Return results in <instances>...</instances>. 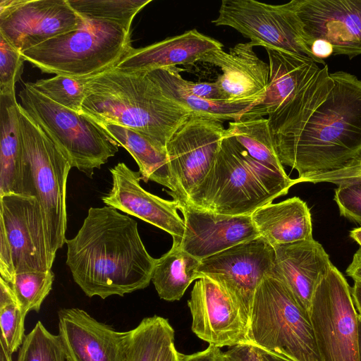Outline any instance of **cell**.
I'll use <instances>...</instances> for the list:
<instances>
[{
  "mask_svg": "<svg viewBox=\"0 0 361 361\" xmlns=\"http://www.w3.org/2000/svg\"><path fill=\"white\" fill-rule=\"evenodd\" d=\"M0 273L1 279L12 284L16 275L11 248L2 227L0 226Z\"/></svg>",
  "mask_w": 361,
  "mask_h": 361,
  "instance_id": "8d00e7d4",
  "label": "cell"
},
{
  "mask_svg": "<svg viewBox=\"0 0 361 361\" xmlns=\"http://www.w3.org/2000/svg\"><path fill=\"white\" fill-rule=\"evenodd\" d=\"M273 247L275 261L272 271L309 314L316 288L333 265L329 255L313 238Z\"/></svg>",
  "mask_w": 361,
  "mask_h": 361,
  "instance_id": "44dd1931",
  "label": "cell"
},
{
  "mask_svg": "<svg viewBox=\"0 0 361 361\" xmlns=\"http://www.w3.org/2000/svg\"><path fill=\"white\" fill-rule=\"evenodd\" d=\"M188 305L192 331L219 348L250 344L249 322L238 302L217 282L203 276L196 281Z\"/></svg>",
  "mask_w": 361,
  "mask_h": 361,
  "instance_id": "5bb4252c",
  "label": "cell"
},
{
  "mask_svg": "<svg viewBox=\"0 0 361 361\" xmlns=\"http://www.w3.org/2000/svg\"><path fill=\"white\" fill-rule=\"evenodd\" d=\"M212 23L235 29L257 46L308 56L322 63L305 42L289 2L273 5L255 0H223L218 17Z\"/></svg>",
  "mask_w": 361,
  "mask_h": 361,
  "instance_id": "8fae6325",
  "label": "cell"
},
{
  "mask_svg": "<svg viewBox=\"0 0 361 361\" xmlns=\"http://www.w3.org/2000/svg\"><path fill=\"white\" fill-rule=\"evenodd\" d=\"M174 341L167 343L160 350L156 361H179L178 353L174 346Z\"/></svg>",
  "mask_w": 361,
  "mask_h": 361,
  "instance_id": "7bdbcfd3",
  "label": "cell"
},
{
  "mask_svg": "<svg viewBox=\"0 0 361 361\" xmlns=\"http://www.w3.org/2000/svg\"><path fill=\"white\" fill-rule=\"evenodd\" d=\"M257 44L251 41L238 43L230 48L206 54L200 62L219 68L222 74L215 81L225 101L253 103L259 105L264 100L269 80V66L253 50Z\"/></svg>",
  "mask_w": 361,
  "mask_h": 361,
  "instance_id": "ffe728a7",
  "label": "cell"
},
{
  "mask_svg": "<svg viewBox=\"0 0 361 361\" xmlns=\"http://www.w3.org/2000/svg\"><path fill=\"white\" fill-rule=\"evenodd\" d=\"M54 274L47 271L16 274L11 287L25 316L31 310L39 312L42 303L52 288Z\"/></svg>",
  "mask_w": 361,
  "mask_h": 361,
  "instance_id": "1f68e13d",
  "label": "cell"
},
{
  "mask_svg": "<svg viewBox=\"0 0 361 361\" xmlns=\"http://www.w3.org/2000/svg\"><path fill=\"white\" fill-rule=\"evenodd\" d=\"M85 24L21 53L42 72L87 79L115 68L132 47L120 25L85 19Z\"/></svg>",
  "mask_w": 361,
  "mask_h": 361,
  "instance_id": "8992f818",
  "label": "cell"
},
{
  "mask_svg": "<svg viewBox=\"0 0 361 361\" xmlns=\"http://www.w3.org/2000/svg\"><path fill=\"white\" fill-rule=\"evenodd\" d=\"M85 91L80 113L100 125L135 130L162 150L194 113L166 97L145 73L106 70L90 78Z\"/></svg>",
  "mask_w": 361,
  "mask_h": 361,
  "instance_id": "3957f363",
  "label": "cell"
},
{
  "mask_svg": "<svg viewBox=\"0 0 361 361\" xmlns=\"http://www.w3.org/2000/svg\"><path fill=\"white\" fill-rule=\"evenodd\" d=\"M289 4L310 49L320 40L331 45L334 55L361 54V0H292Z\"/></svg>",
  "mask_w": 361,
  "mask_h": 361,
  "instance_id": "9a60e30c",
  "label": "cell"
},
{
  "mask_svg": "<svg viewBox=\"0 0 361 361\" xmlns=\"http://www.w3.org/2000/svg\"><path fill=\"white\" fill-rule=\"evenodd\" d=\"M0 226L8 238L16 274L51 269V259L41 205L35 196L0 197Z\"/></svg>",
  "mask_w": 361,
  "mask_h": 361,
  "instance_id": "2e32d148",
  "label": "cell"
},
{
  "mask_svg": "<svg viewBox=\"0 0 361 361\" xmlns=\"http://www.w3.org/2000/svg\"><path fill=\"white\" fill-rule=\"evenodd\" d=\"M346 274L354 281L361 283V248L354 254L352 262L346 269Z\"/></svg>",
  "mask_w": 361,
  "mask_h": 361,
  "instance_id": "b9f144b4",
  "label": "cell"
},
{
  "mask_svg": "<svg viewBox=\"0 0 361 361\" xmlns=\"http://www.w3.org/2000/svg\"><path fill=\"white\" fill-rule=\"evenodd\" d=\"M201 260L185 252L180 243L173 242L171 248L156 259L152 281L160 298L179 300L191 283L199 279Z\"/></svg>",
  "mask_w": 361,
  "mask_h": 361,
  "instance_id": "4316f807",
  "label": "cell"
},
{
  "mask_svg": "<svg viewBox=\"0 0 361 361\" xmlns=\"http://www.w3.org/2000/svg\"><path fill=\"white\" fill-rule=\"evenodd\" d=\"M309 316L322 361H359L357 312L334 264L316 288Z\"/></svg>",
  "mask_w": 361,
  "mask_h": 361,
  "instance_id": "9c48e42d",
  "label": "cell"
},
{
  "mask_svg": "<svg viewBox=\"0 0 361 361\" xmlns=\"http://www.w3.org/2000/svg\"><path fill=\"white\" fill-rule=\"evenodd\" d=\"M226 133L233 136L252 158L286 174L277 154L268 118L243 116L229 123Z\"/></svg>",
  "mask_w": 361,
  "mask_h": 361,
  "instance_id": "83f0119b",
  "label": "cell"
},
{
  "mask_svg": "<svg viewBox=\"0 0 361 361\" xmlns=\"http://www.w3.org/2000/svg\"><path fill=\"white\" fill-rule=\"evenodd\" d=\"M81 17L117 24L130 32L135 16L152 0H67Z\"/></svg>",
  "mask_w": 361,
  "mask_h": 361,
  "instance_id": "f546056e",
  "label": "cell"
},
{
  "mask_svg": "<svg viewBox=\"0 0 361 361\" xmlns=\"http://www.w3.org/2000/svg\"><path fill=\"white\" fill-rule=\"evenodd\" d=\"M21 53L0 34V94L15 90L23 71Z\"/></svg>",
  "mask_w": 361,
  "mask_h": 361,
  "instance_id": "e575fe53",
  "label": "cell"
},
{
  "mask_svg": "<svg viewBox=\"0 0 361 361\" xmlns=\"http://www.w3.org/2000/svg\"><path fill=\"white\" fill-rule=\"evenodd\" d=\"M58 316L66 361H125L130 330L116 331L79 308L61 309Z\"/></svg>",
  "mask_w": 361,
  "mask_h": 361,
  "instance_id": "e0dca14e",
  "label": "cell"
},
{
  "mask_svg": "<svg viewBox=\"0 0 361 361\" xmlns=\"http://www.w3.org/2000/svg\"><path fill=\"white\" fill-rule=\"evenodd\" d=\"M334 200L341 216L361 224V178L353 176L336 183Z\"/></svg>",
  "mask_w": 361,
  "mask_h": 361,
  "instance_id": "d590c367",
  "label": "cell"
},
{
  "mask_svg": "<svg viewBox=\"0 0 361 361\" xmlns=\"http://www.w3.org/2000/svg\"><path fill=\"white\" fill-rule=\"evenodd\" d=\"M15 90L0 94V197H36L30 161L23 145Z\"/></svg>",
  "mask_w": 361,
  "mask_h": 361,
  "instance_id": "603a6c76",
  "label": "cell"
},
{
  "mask_svg": "<svg viewBox=\"0 0 361 361\" xmlns=\"http://www.w3.org/2000/svg\"><path fill=\"white\" fill-rule=\"evenodd\" d=\"M257 348V347H256ZM262 361H290L281 357L271 354L262 349L257 348Z\"/></svg>",
  "mask_w": 361,
  "mask_h": 361,
  "instance_id": "f6af8a7d",
  "label": "cell"
},
{
  "mask_svg": "<svg viewBox=\"0 0 361 361\" xmlns=\"http://www.w3.org/2000/svg\"><path fill=\"white\" fill-rule=\"evenodd\" d=\"M1 361H13L11 355L6 348L1 343Z\"/></svg>",
  "mask_w": 361,
  "mask_h": 361,
  "instance_id": "7dc6e473",
  "label": "cell"
},
{
  "mask_svg": "<svg viewBox=\"0 0 361 361\" xmlns=\"http://www.w3.org/2000/svg\"><path fill=\"white\" fill-rule=\"evenodd\" d=\"M88 80L89 78L78 79L56 75L30 84L36 90L53 102L80 113Z\"/></svg>",
  "mask_w": 361,
  "mask_h": 361,
  "instance_id": "d6a6232c",
  "label": "cell"
},
{
  "mask_svg": "<svg viewBox=\"0 0 361 361\" xmlns=\"http://www.w3.org/2000/svg\"><path fill=\"white\" fill-rule=\"evenodd\" d=\"M274 249L259 236L203 259L199 278L217 282L238 302L250 322L255 291L264 277L271 273Z\"/></svg>",
  "mask_w": 361,
  "mask_h": 361,
  "instance_id": "7c38bea8",
  "label": "cell"
},
{
  "mask_svg": "<svg viewBox=\"0 0 361 361\" xmlns=\"http://www.w3.org/2000/svg\"><path fill=\"white\" fill-rule=\"evenodd\" d=\"M250 216L259 235L272 247L313 238L310 210L298 197L268 203Z\"/></svg>",
  "mask_w": 361,
  "mask_h": 361,
  "instance_id": "d4e9b609",
  "label": "cell"
},
{
  "mask_svg": "<svg viewBox=\"0 0 361 361\" xmlns=\"http://www.w3.org/2000/svg\"><path fill=\"white\" fill-rule=\"evenodd\" d=\"M250 344L290 361H322L309 314L273 271L253 299Z\"/></svg>",
  "mask_w": 361,
  "mask_h": 361,
  "instance_id": "5b68a950",
  "label": "cell"
},
{
  "mask_svg": "<svg viewBox=\"0 0 361 361\" xmlns=\"http://www.w3.org/2000/svg\"><path fill=\"white\" fill-rule=\"evenodd\" d=\"M350 293L357 314L361 316V283L355 281Z\"/></svg>",
  "mask_w": 361,
  "mask_h": 361,
  "instance_id": "ee69618b",
  "label": "cell"
},
{
  "mask_svg": "<svg viewBox=\"0 0 361 361\" xmlns=\"http://www.w3.org/2000/svg\"><path fill=\"white\" fill-rule=\"evenodd\" d=\"M17 361H66L59 335L50 333L38 321L25 336Z\"/></svg>",
  "mask_w": 361,
  "mask_h": 361,
  "instance_id": "836d02e7",
  "label": "cell"
},
{
  "mask_svg": "<svg viewBox=\"0 0 361 361\" xmlns=\"http://www.w3.org/2000/svg\"><path fill=\"white\" fill-rule=\"evenodd\" d=\"M269 57V80L262 103L243 116L260 118L297 97L319 77L322 67L312 59L273 47H264Z\"/></svg>",
  "mask_w": 361,
  "mask_h": 361,
  "instance_id": "cb8c5ba5",
  "label": "cell"
},
{
  "mask_svg": "<svg viewBox=\"0 0 361 361\" xmlns=\"http://www.w3.org/2000/svg\"><path fill=\"white\" fill-rule=\"evenodd\" d=\"M333 85L307 115L270 127L282 165L295 169L297 183L345 169L361 155V80L331 73Z\"/></svg>",
  "mask_w": 361,
  "mask_h": 361,
  "instance_id": "6da1fadb",
  "label": "cell"
},
{
  "mask_svg": "<svg viewBox=\"0 0 361 361\" xmlns=\"http://www.w3.org/2000/svg\"><path fill=\"white\" fill-rule=\"evenodd\" d=\"M185 228L181 247L200 260L259 237L250 215L229 216L180 204Z\"/></svg>",
  "mask_w": 361,
  "mask_h": 361,
  "instance_id": "d6986e66",
  "label": "cell"
},
{
  "mask_svg": "<svg viewBox=\"0 0 361 361\" xmlns=\"http://www.w3.org/2000/svg\"><path fill=\"white\" fill-rule=\"evenodd\" d=\"M101 126L118 145L131 154L138 165L142 180L145 183L152 180L164 185L169 190V194L175 192L166 150L158 148L147 137L131 129L111 123Z\"/></svg>",
  "mask_w": 361,
  "mask_h": 361,
  "instance_id": "484cf974",
  "label": "cell"
},
{
  "mask_svg": "<svg viewBox=\"0 0 361 361\" xmlns=\"http://www.w3.org/2000/svg\"><path fill=\"white\" fill-rule=\"evenodd\" d=\"M0 343L12 355L20 348L24 338V320L11 286L0 279Z\"/></svg>",
  "mask_w": 361,
  "mask_h": 361,
  "instance_id": "4dcf8cb0",
  "label": "cell"
},
{
  "mask_svg": "<svg viewBox=\"0 0 361 361\" xmlns=\"http://www.w3.org/2000/svg\"><path fill=\"white\" fill-rule=\"evenodd\" d=\"M130 332L125 361H156L161 348L174 341L169 320L157 315L144 318Z\"/></svg>",
  "mask_w": 361,
  "mask_h": 361,
  "instance_id": "f1b7e54d",
  "label": "cell"
},
{
  "mask_svg": "<svg viewBox=\"0 0 361 361\" xmlns=\"http://www.w3.org/2000/svg\"><path fill=\"white\" fill-rule=\"evenodd\" d=\"M360 157V159H361V157ZM359 157H358V158H359ZM358 158H357V159H358ZM356 159H355V160H356ZM355 160H354V161H355ZM353 162H352V163H353ZM352 163H351V164H352ZM345 168H346V167H345ZM314 178H315V177H314ZM310 180H311V179H310ZM310 180L308 182H310Z\"/></svg>",
  "mask_w": 361,
  "mask_h": 361,
  "instance_id": "681fc988",
  "label": "cell"
},
{
  "mask_svg": "<svg viewBox=\"0 0 361 361\" xmlns=\"http://www.w3.org/2000/svg\"><path fill=\"white\" fill-rule=\"evenodd\" d=\"M67 0H1L0 34L20 53L82 26Z\"/></svg>",
  "mask_w": 361,
  "mask_h": 361,
  "instance_id": "4fadbf2b",
  "label": "cell"
},
{
  "mask_svg": "<svg viewBox=\"0 0 361 361\" xmlns=\"http://www.w3.org/2000/svg\"><path fill=\"white\" fill-rule=\"evenodd\" d=\"M220 120L192 113L166 145V153L175 192L169 193L180 204L209 173L226 130Z\"/></svg>",
  "mask_w": 361,
  "mask_h": 361,
  "instance_id": "30bf717a",
  "label": "cell"
},
{
  "mask_svg": "<svg viewBox=\"0 0 361 361\" xmlns=\"http://www.w3.org/2000/svg\"><path fill=\"white\" fill-rule=\"evenodd\" d=\"M20 106L52 139L71 164L92 178L118 151V143L86 115L64 107L26 82L18 94Z\"/></svg>",
  "mask_w": 361,
  "mask_h": 361,
  "instance_id": "52a82bcc",
  "label": "cell"
},
{
  "mask_svg": "<svg viewBox=\"0 0 361 361\" xmlns=\"http://www.w3.org/2000/svg\"><path fill=\"white\" fill-rule=\"evenodd\" d=\"M21 139L30 161L36 197L42 210L53 262L66 243V183L70 162L52 139L18 104Z\"/></svg>",
  "mask_w": 361,
  "mask_h": 361,
  "instance_id": "ba28073f",
  "label": "cell"
},
{
  "mask_svg": "<svg viewBox=\"0 0 361 361\" xmlns=\"http://www.w3.org/2000/svg\"><path fill=\"white\" fill-rule=\"evenodd\" d=\"M112 186L102 197L109 207L139 218L161 228L180 243L185 228L184 220L177 210L179 203L166 200L145 190L140 185V173L120 162L109 169Z\"/></svg>",
  "mask_w": 361,
  "mask_h": 361,
  "instance_id": "ac0fdd59",
  "label": "cell"
},
{
  "mask_svg": "<svg viewBox=\"0 0 361 361\" xmlns=\"http://www.w3.org/2000/svg\"><path fill=\"white\" fill-rule=\"evenodd\" d=\"M359 361H361V316L357 314Z\"/></svg>",
  "mask_w": 361,
  "mask_h": 361,
  "instance_id": "c3c4849f",
  "label": "cell"
},
{
  "mask_svg": "<svg viewBox=\"0 0 361 361\" xmlns=\"http://www.w3.org/2000/svg\"><path fill=\"white\" fill-rule=\"evenodd\" d=\"M66 264L90 298L105 299L147 287L156 259L133 219L112 207H90L76 235L66 240Z\"/></svg>",
  "mask_w": 361,
  "mask_h": 361,
  "instance_id": "7a4b0ae2",
  "label": "cell"
},
{
  "mask_svg": "<svg viewBox=\"0 0 361 361\" xmlns=\"http://www.w3.org/2000/svg\"><path fill=\"white\" fill-rule=\"evenodd\" d=\"M353 176H359L361 178V161L360 160L353 163L341 171L320 176L318 178V182H327L335 184L343 179Z\"/></svg>",
  "mask_w": 361,
  "mask_h": 361,
  "instance_id": "ab89813d",
  "label": "cell"
},
{
  "mask_svg": "<svg viewBox=\"0 0 361 361\" xmlns=\"http://www.w3.org/2000/svg\"><path fill=\"white\" fill-rule=\"evenodd\" d=\"M350 236L360 245L361 248V226L353 229L350 232Z\"/></svg>",
  "mask_w": 361,
  "mask_h": 361,
  "instance_id": "bcb514c9",
  "label": "cell"
},
{
  "mask_svg": "<svg viewBox=\"0 0 361 361\" xmlns=\"http://www.w3.org/2000/svg\"><path fill=\"white\" fill-rule=\"evenodd\" d=\"M295 184L252 158L226 130L212 169L185 204L224 215H251Z\"/></svg>",
  "mask_w": 361,
  "mask_h": 361,
  "instance_id": "277c9868",
  "label": "cell"
},
{
  "mask_svg": "<svg viewBox=\"0 0 361 361\" xmlns=\"http://www.w3.org/2000/svg\"><path fill=\"white\" fill-rule=\"evenodd\" d=\"M311 51L313 56L324 65H325L324 59L333 54V49L331 45L324 41L320 40L313 42Z\"/></svg>",
  "mask_w": 361,
  "mask_h": 361,
  "instance_id": "60d3db41",
  "label": "cell"
},
{
  "mask_svg": "<svg viewBox=\"0 0 361 361\" xmlns=\"http://www.w3.org/2000/svg\"><path fill=\"white\" fill-rule=\"evenodd\" d=\"M224 354L226 361H262L257 348L250 344L231 347Z\"/></svg>",
  "mask_w": 361,
  "mask_h": 361,
  "instance_id": "74e56055",
  "label": "cell"
},
{
  "mask_svg": "<svg viewBox=\"0 0 361 361\" xmlns=\"http://www.w3.org/2000/svg\"><path fill=\"white\" fill-rule=\"evenodd\" d=\"M179 361H226L224 352L221 348L209 345L204 350L195 353L185 355L178 353Z\"/></svg>",
  "mask_w": 361,
  "mask_h": 361,
  "instance_id": "f35d334b",
  "label": "cell"
},
{
  "mask_svg": "<svg viewBox=\"0 0 361 361\" xmlns=\"http://www.w3.org/2000/svg\"><path fill=\"white\" fill-rule=\"evenodd\" d=\"M220 49H223L220 42L192 29L145 47H131L114 68L148 73L178 65L193 66L208 53Z\"/></svg>",
  "mask_w": 361,
  "mask_h": 361,
  "instance_id": "7402d4cb",
  "label": "cell"
}]
</instances>
